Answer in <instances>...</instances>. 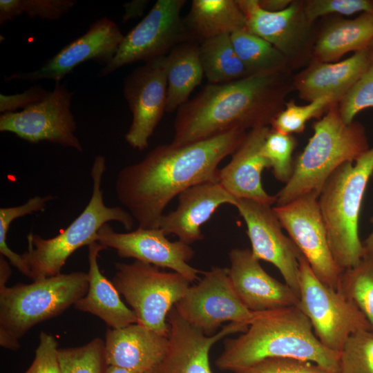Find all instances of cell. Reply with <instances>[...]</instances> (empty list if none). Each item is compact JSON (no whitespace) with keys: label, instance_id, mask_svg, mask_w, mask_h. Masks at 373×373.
I'll list each match as a JSON object with an SVG mask.
<instances>
[{"label":"cell","instance_id":"6da1fadb","mask_svg":"<svg viewBox=\"0 0 373 373\" xmlns=\"http://www.w3.org/2000/svg\"><path fill=\"white\" fill-rule=\"evenodd\" d=\"M235 128L183 146H156L140 162L122 168L115 182L117 199L143 229L158 228L171 201L198 184L218 181V168L244 141Z\"/></svg>","mask_w":373,"mask_h":373},{"label":"cell","instance_id":"7a4b0ae2","mask_svg":"<svg viewBox=\"0 0 373 373\" xmlns=\"http://www.w3.org/2000/svg\"><path fill=\"white\" fill-rule=\"evenodd\" d=\"M284 73H261L209 84L178 109L171 144L183 146L235 128L271 124L285 94Z\"/></svg>","mask_w":373,"mask_h":373},{"label":"cell","instance_id":"3957f363","mask_svg":"<svg viewBox=\"0 0 373 373\" xmlns=\"http://www.w3.org/2000/svg\"><path fill=\"white\" fill-rule=\"evenodd\" d=\"M274 357L305 360L338 373L339 353L321 343L309 319L297 306L259 312L245 332L224 341L216 365L234 373Z\"/></svg>","mask_w":373,"mask_h":373},{"label":"cell","instance_id":"277c9868","mask_svg":"<svg viewBox=\"0 0 373 373\" xmlns=\"http://www.w3.org/2000/svg\"><path fill=\"white\" fill-rule=\"evenodd\" d=\"M314 134L294 162L289 180L275 195L276 206L321 191L341 164L355 162L370 148L364 127L356 122L345 124L336 103L314 125Z\"/></svg>","mask_w":373,"mask_h":373},{"label":"cell","instance_id":"5b68a950","mask_svg":"<svg viewBox=\"0 0 373 373\" xmlns=\"http://www.w3.org/2000/svg\"><path fill=\"white\" fill-rule=\"evenodd\" d=\"M373 174V147L355 162L338 166L324 184L318 203L334 259L342 271L365 256L359 238L362 201Z\"/></svg>","mask_w":373,"mask_h":373},{"label":"cell","instance_id":"8992f818","mask_svg":"<svg viewBox=\"0 0 373 373\" xmlns=\"http://www.w3.org/2000/svg\"><path fill=\"white\" fill-rule=\"evenodd\" d=\"M105 170L104 157L96 156L90 170L91 197L83 211L61 233L46 239L32 232L28 235V249L21 256L33 281L61 274L67 259L79 248L96 242L98 231L108 222H119L126 230L133 228L134 219L128 211L104 203L102 182Z\"/></svg>","mask_w":373,"mask_h":373},{"label":"cell","instance_id":"52a82bcc","mask_svg":"<svg viewBox=\"0 0 373 373\" xmlns=\"http://www.w3.org/2000/svg\"><path fill=\"white\" fill-rule=\"evenodd\" d=\"M88 289V275L83 271L59 274L30 284L0 286L1 346L19 349V340L29 329L74 305Z\"/></svg>","mask_w":373,"mask_h":373},{"label":"cell","instance_id":"ba28073f","mask_svg":"<svg viewBox=\"0 0 373 373\" xmlns=\"http://www.w3.org/2000/svg\"><path fill=\"white\" fill-rule=\"evenodd\" d=\"M115 267L112 282L132 308L137 323L169 337L168 314L191 282L177 272L135 260L131 263L117 262Z\"/></svg>","mask_w":373,"mask_h":373},{"label":"cell","instance_id":"9c48e42d","mask_svg":"<svg viewBox=\"0 0 373 373\" xmlns=\"http://www.w3.org/2000/svg\"><path fill=\"white\" fill-rule=\"evenodd\" d=\"M298 307L327 349L339 353L349 337L371 327L357 306L339 291L321 282L303 255L299 259Z\"/></svg>","mask_w":373,"mask_h":373},{"label":"cell","instance_id":"30bf717a","mask_svg":"<svg viewBox=\"0 0 373 373\" xmlns=\"http://www.w3.org/2000/svg\"><path fill=\"white\" fill-rule=\"evenodd\" d=\"M185 3L184 0L157 1L146 16L124 37L114 57L99 70L98 77L125 65L167 55L177 46L191 41L180 18Z\"/></svg>","mask_w":373,"mask_h":373},{"label":"cell","instance_id":"8fae6325","mask_svg":"<svg viewBox=\"0 0 373 373\" xmlns=\"http://www.w3.org/2000/svg\"><path fill=\"white\" fill-rule=\"evenodd\" d=\"M179 314L207 336L218 332L224 323L250 325L259 312L248 309L231 285L228 268L214 267L203 272L175 305Z\"/></svg>","mask_w":373,"mask_h":373},{"label":"cell","instance_id":"7c38bea8","mask_svg":"<svg viewBox=\"0 0 373 373\" xmlns=\"http://www.w3.org/2000/svg\"><path fill=\"white\" fill-rule=\"evenodd\" d=\"M73 93L57 82L41 101L19 112L0 115V131L14 133L30 143L48 142L79 152L83 146L75 135L77 124L71 111Z\"/></svg>","mask_w":373,"mask_h":373},{"label":"cell","instance_id":"4fadbf2b","mask_svg":"<svg viewBox=\"0 0 373 373\" xmlns=\"http://www.w3.org/2000/svg\"><path fill=\"white\" fill-rule=\"evenodd\" d=\"M318 198L310 193L276 206L273 210L316 276L337 290L342 271L337 266L329 247Z\"/></svg>","mask_w":373,"mask_h":373},{"label":"cell","instance_id":"5bb4252c","mask_svg":"<svg viewBox=\"0 0 373 373\" xmlns=\"http://www.w3.org/2000/svg\"><path fill=\"white\" fill-rule=\"evenodd\" d=\"M167 55L147 61L124 81V96L133 115L126 141L140 151L149 146V140L166 112Z\"/></svg>","mask_w":373,"mask_h":373},{"label":"cell","instance_id":"9a60e30c","mask_svg":"<svg viewBox=\"0 0 373 373\" xmlns=\"http://www.w3.org/2000/svg\"><path fill=\"white\" fill-rule=\"evenodd\" d=\"M234 207L245 222L254 256L275 266L299 296V259L303 254L283 233L273 207L244 198H237Z\"/></svg>","mask_w":373,"mask_h":373},{"label":"cell","instance_id":"2e32d148","mask_svg":"<svg viewBox=\"0 0 373 373\" xmlns=\"http://www.w3.org/2000/svg\"><path fill=\"white\" fill-rule=\"evenodd\" d=\"M96 242L106 249H115L121 258L170 269L191 283L198 280V274L202 273L189 264L195 254L191 246L179 240L170 241L160 228L137 227L134 231L119 233L106 223L98 231Z\"/></svg>","mask_w":373,"mask_h":373},{"label":"cell","instance_id":"e0dca14e","mask_svg":"<svg viewBox=\"0 0 373 373\" xmlns=\"http://www.w3.org/2000/svg\"><path fill=\"white\" fill-rule=\"evenodd\" d=\"M124 35L108 17L95 21L86 33L72 41L40 68L30 72H18L5 80L36 82L46 79L61 82L76 66L93 60L106 66L114 57Z\"/></svg>","mask_w":373,"mask_h":373},{"label":"cell","instance_id":"ac0fdd59","mask_svg":"<svg viewBox=\"0 0 373 373\" xmlns=\"http://www.w3.org/2000/svg\"><path fill=\"white\" fill-rule=\"evenodd\" d=\"M167 322L170 326L167 350L149 373H212L209 363L212 346L227 336L245 332L249 325L229 323L213 335L207 336L189 324L175 306L168 314Z\"/></svg>","mask_w":373,"mask_h":373},{"label":"cell","instance_id":"d6986e66","mask_svg":"<svg viewBox=\"0 0 373 373\" xmlns=\"http://www.w3.org/2000/svg\"><path fill=\"white\" fill-rule=\"evenodd\" d=\"M229 258L231 285L248 309L261 312L298 307V295L286 283L268 274L251 249H233L229 253Z\"/></svg>","mask_w":373,"mask_h":373},{"label":"cell","instance_id":"ffe728a7","mask_svg":"<svg viewBox=\"0 0 373 373\" xmlns=\"http://www.w3.org/2000/svg\"><path fill=\"white\" fill-rule=\"evenodd\" d=\"M178 199L177 208L161 217L158 228L166 236L174 234L189 245L203 239L200 227L220 206H235L237 200L218 181L192 186L180 193Z\"/></svg>","mask_w":373,"mask_h":373},{"label":"cell","instance_id":"44dd1931","mask_svg":"<svg viewBox=\"0 0 373 373\" xmlns=\"http://www.w3.org/2000/svg\"><path fill=\"white\" fill-rule=\"evenodd\" d=\"M270 130L267 126L249 130L232 154L231 161L219 169L218 182L236 198L249 199L271 206L276 203V196L269 195L261 182L262 171L269 168L262 154V147Z\"/></svg>","mask_w":373,"mask_h":373},{"label":"cell","instance_id":"7402d4cb","mask_svg":"<svg viewBox=\"0 0 373 373\" xmlns=\"http://www.w3.org/2000/svg\"><path fill=\"white\" fill-rule=\"evenodd\" d=\"M237 3L245 16L248 32L272 44L286 58L300 49L310 24L303 3L292 1L287 8L275 12L262 9L258 0H237Z\"/></svg>","mask_w":373,"mask_h":373},{"label":"cell","instance_id":"603a6c76","mask_svg":"<svg viewBox=\"0 0 373 373\" xmlns=\"http://www.w3.org/2000/svg\"><path fill=\"white\" fill-rule=\"evenodd\" d=\"M104 344L107 365L149 373L164 356L169 337L133 323L119 329L108 328Z\"/></svg>","mask_w":373,"mask_h":373},{"label":"cell","instance_id":"cb8c5ba5","mask_svg":"<svg viewBox=\"0 0 373 373\" xmlns=\"http://www.w3.org/2000/svg\"><path fill=\"white\" fill-rule=\"evenodd\" d=\"M371 55L367 48L339 62H314L295 82L300 97L310 102L332 96L339 102L367 70Z\"/></svg>","mask_w":373,"mask_h":373},{"label":"cell","instance_id":"d4e9b609","mask_svg":"<svg viewBox=\"0 0 373 373\" xmlns=\"http://www.w3.org/2000/svg\"><path fill=\"white\" fill-rule=\"evenodd\" d=\"M88 247V289L86 294L75 303V309L99 317L112 329L137 323L133 311L124 304L113 282L99 269V253L106 248L97 242H93Z\"/></svg>","mask_w":373,"mask_h":373},{"label":"cell","instance_id":"484cf974","mask_svg":"<svg viewBox=\"0 0 373 373\" xmlns=\"http://www.w3.org/2000/svg\"><path fill=\"white\" fill-rule=\"evenodd\" d=\"M184 22L191 41L247 30L237 0H193Z\"/></svg>","mask_w":373,"mask_h":373},{"label":"cell","instance_id":"4316f807","mask_svg":"<svg viewBox=\"0 0 373 373\" xmlns=\"http://www.w3.org/2000/svg\"><path fill=\"white\" fill-rule=\"evenodd\" d=\"M373 41V13L333 22L320 34L314 47L316 61L338 60L348 52L370 48Z\"/></svg>","mask_w":373,"mask_h":373},{"label":"cell","instance_id":"83f0119b","mask_svg":"<svg viewBox=\"0 0 373 373\" xmlns=\"http://www.w3.org/2000/svg\"><path fill=\"white\" fill-rule=\"evenodd\" d=\"M167 93L166 112L178 109L188 100L194 88L200 84L204 72L198 46L182 43L167 55Z\"/></svg>","mask_w":373,"mask_h":373},{"label":"cell","instance_id":"f1b7e54d","mask_svg":"<svg viewBox=\"0 0 373 373\" xmlns=\"http://www.w3.org/2000/svg\"><path fill=\"white\" fill-rule=\"evenodd\" d=\"M198 52L204 75L209 84H223L249 76L233 47L231 35L201 42Z\"/></svg>","mask_w":373,"mask_h":373},{"label":"cell","instance_id":"f546056e","mask_svg":"<svg viewBox=\"0 0 373 373\" xmlns=\"http://www.w3.org/2000/svg\"><path fill=\"white\" fill-rule=\"evenodd\" d=\"M231 39L249 75L285 71V56L261 37L243 30L232 33Z\"/></svg>","mask_w":373,"mask_h":373},{"label":"cell","instance_id":"4dcf8cb0","mask_svg":"<svg viewBox=\"0 0 373 373\" xmlns=\"http://www.w3.org/2000/svg\"><path fill=\"white\" fill-rule=\"evenodd\" d=\"M337 290L357 306L373 332V256L365 255L356 265L343 271Z\"/></svg>","mask_w":373,"mask_h":373},{"label":"cell","instance_id":"1f68e13d","mask_svg":"<svg viewBox=\"0 0 373 373\" xmlns=\"http://www.w3.org/2000/svg\"><path fill=\"white\" fill-rule=\"evenodd\" d=\"M61 373H104L105 344L99 338L75 347L59 348Z\"/></svg>","mask_w":373,"mask_h":373},{"label":"cell","instance_id":"d6a6232c","mask_svg":"<svg viewBox=\"0 0 373 373\" xmlns=\"http://www.w3.org/2000/svg\"><path fill=\"white\" fill-rule=\"evenodd\" d=\"M54 196L48 195L45 196L36 195L30 198L23 204L1 207L0 209V254L6 258L21 273L30 277V271L26 265L21 254H18L11 250L7 245V234L12 222L17 218L35 212L43 211L48 202L52 200Z\"/></svg>","mask_w":373,"mask_h":373},{"label":"cell","instance_id":"836d02e7","mask_svg":"<svg viewBox=\"0 0 373 373\" xmlns=\"http://www.w3.org/2000/svg\"><path fill=\"white\" fill-rule=\"evenodd\" d=\"M338 373H373V332L352 334L339 352Z\"/></svg>","mask_w":373,"mask_h":373},{"label":"cell","instance_id":"e575fe53","mask_svg":"<svg viewBox=\"0 0 373 373\" xmlns=\"http://www.w3.org/2000/svg\"><path fill=\"white\" fill-rule=\"evenodd\" d=\"M335 103L337 101L332 96L321 97L304 106L296 105L294 101H290L271 121V129L289 135L301 133L307 121L318 117L327 107Z\"/></svg>","mask_w":373,"mask_h":373},{"label":"cell","instance_id":"d590c367","mask_svg":"<svg viewBox=\"0 0 373 373\" xmlns=\"http://www.w3.org/2000/svg\"><path fill=\"white\" fill-rule=\"evenodd\" d=\"M296 145V139L271 129L262 147V154L277 180L286 184L291 177L294 162L292 154Z\"/></svg>","mask_w":373,"mask_h":373},{"label":"cell","instance_id":"8d00e7d4","mask_svg":"<svg viewBox=\"0 0 373 373\" xmlns=\"http://www.w3.org/2000/svg\"><path fill=\"white\" fill-rule=\"evenodd\" d=\"M339 102L338 111L345 124L353 122L361 111L373 108V49L368 68Z\"/></svg>","mask_w":373,"mask_h":373},{"label":"cell","instance_id":"74e56055","mask_svg":"<svg viewBox=\"0 0 373 373\" xmlns=\"http://www.w3.org/2000/svg\"><path fill=\"white\" fill-rule=\"evenodd\" d=\"M307 21L311 23L319 17L329 14L352 15L357 12L373 13V1L311 0L303 5Z\"/></svg>","mask_w":373,"mask_h":373},{"label":"cell","instance_id":"f35d334b","mask_svg":"<svg viewBox=\"0 0 373 373\" xmlns=\"http://www.w3.org/2000/svg\"><path fill=\"white\" fill-rule=\"evenodd\" d=\"M234 373H331L321 366L305 360L291 357L263 359Z\"/></svg>","mask_w":373,"mask_h":373},{"label":"cell","instance_id":"ab89813d","mask_svg":"<svg viewBox=\"0 0 373 373\" xmlns=\"http://www.w3.org/2000/svg\"><path fill=\"white\" fill-rule=\"evenodd\" d=\"M58 350L55 337L41 331L35 358L24 373H61Z\"/></svg>","mask_w":373,"mask_h":373},{"label":"cell","instance_id":"60d3db41","mask_svg":"<svg viewBox=\"0 0 373 373\" xmlns=\"http://www.w3.org/2000/svg\"><path fill=\"white\" fill-rule=\"evenodd\" d=\"M75 4V0H19L21 15L48 20H59Z\"/></svg>","mask_w":373,"mask_h":373},{"label":"cell","instance_id":"b9f144b4","mask_svg":"<svg viewBox=\"0 0 373 373\" xmlns=\"http://www.w3.org/2000/svg\"><path fill=\"white\" fill-rule=\"evenodd\" d=\"M50 91L41 85H34L23 92L6 95H0V112H15L18 108H26L44 99Z\"/></svg>","mask_w":373,"mask_h":373},{"label":"cell","instance_id":"7bdbcfd3","mask_svg":"<svg viewBox=\"0 0 373 373\" xmlns=\"http://www.w3.org/2000/svg\"><path fill=\"white\" fill-rule=\"evenodd\" d=\"M21 15L19 0H0V23Z\"/></svg>","mask_w":373,"mask_h":373},{"label":"cell","instance_id":"ee69618b","mask_svg":"<svg viewBox=\"0 0 373 373\" xmlns=\"http://www.w3.org/2000/svg\"><path fill=\"white\" fill-rule=\"evenodd\" d=\"M149 2V1L148 0H133L125 3L123 5L124 13L122 17V22H126L141 17Z\"/></svg>","mask_w":373,"mask_h":373},{"label":"cell","instance_id":"f6af8a7d","mask_svg":"<svg viewBox=\"0 0 373 373\" xmlns=\"http://www.w3.org/2000/svg\"><path fill=\"white\" fill-rule=\"evenodd\" d=\"M291 0H258L259 6L268 12H279L287 8L291 3Z\"/></svg>","mask_w":373,"mask_h":373},{"label":"cell","instance_id":"bcb514c9","mask_svg":"<svg viewBox=\"0 0 373 373\" xmlns=\"http://www.w3.org/2000/svg\"><path fill=\"white\" fill-rule=\"evenodd\" d=\"M370 222L373 224V217L371 218ZM363 245L365 255L373 256V230L363 242Z\"/></svg>","mask_w":373,"mask_h":373},{"label":"cell","instance_id":"7dc6e473","mask_svg":"<svg viewBox=\"0 0 373 373\" xmlns=\"http://www.w3.org/2000/svg\"><path fill=\"white\" fill-rule=\"evenodd\" d=\"M104 373H138L133 370L115 365H107Z\"/></svg>","mask_w":373,"mask_h":373},{"label":"cell","instance_id":"c3c4849f","mask_svg":"<svg viewBox=\"0 0 373 373\" xmlns=\"http://www.w3.org/2000/svg\"><path fill=\"white\" fill-rule=\"evenodd\" d=\"M370 48L373 49V41H372Z\"/></svg>","mask_w":373,"mask_h":373}]
</instances>
